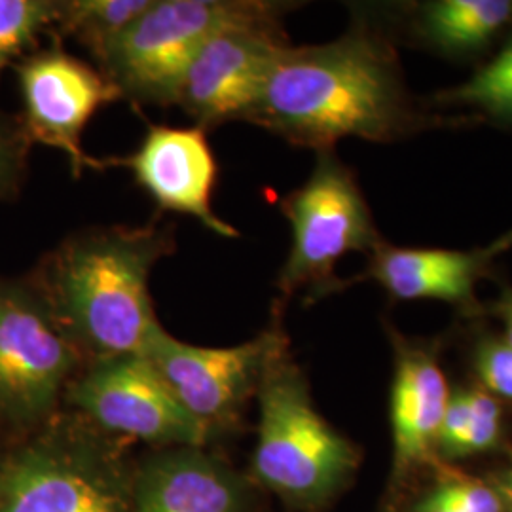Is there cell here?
Wrapping results in <instances>:
<instances>
[{
    "label": "cell",
    "instance_id": "obj_1",
    "mask_svg": "<svg viewBox=\"0 0 512 512\" xmlns=\"http://www.w3.org/2000/svg\"><path fill=\"white\" fill-rule=\"evenodd\" d=\"M482 118H442L416 107L384 31L355 19L325 44L287 46L275 57L247 122L294 147L334 150L340 139L395 143L420 131Z\"/></svg>",
    "mask_w": 512,
    "mask_h": 512
},
{
    "label": "cell",
    "instance_id": "obj_2",
    "mask_svg": "<svg viewBox=\"0 0 512 512\" xmlns=\"http://www.w3.org/2000/svg\"><path fill=\"white\" fill-rule=\"evenodd\" d=\"M173 253V226L156 220L137 228H90L65 239L35 283L86 363L143 353L162 327L150 274Z\"/></svg>",
    "mask_w": 512,
    "mask_h": 512
},
{
    "label": "cell",
    "instance_id": "obj_3",
    "mask_svg": "<svg viewBox=\"0 0 512 512\" xmlns=\"http://www.w3.org/2000/svg\"><path fill=\"white\" fill-rule=\"evenodd\" d=\"M256 404L249 478L289 511H327L355 480L363 454L317 410L289 344L266 366Z\"/></svg>",
    "mask_w": 512,
    "mask_h": 512
},
{
    "label": "cell",
    "instance_id": "obj_4",
    "mask_svg": "<svg viewBox=\"0 0 512 512\" xmlns=\"http://www.w3.org/2000/svg\"><path fill=\"white\" fill-rule=\"evenodd\" d=\"M0 461V512H135L133 461L78 412Z\"/></svg>",
    "mask_w": 512,
    "mask_h": 512
},
{
    "label": "cell",
    "instance_id": "obj_5",
    "mask_svg": "<svg viewBox=\"0 0 512 512\" xmlns=\"http://www.w3.org/2000/svg\"><path fill=\"white\" fill-rule=\"evenodd\" d=\"M293 6L270 0H152L95 67L122 99L175 105L184 71L205 40L232 25L285 18Z\"/></svg>",
    "mask_w": 512,
    "mask_h": 512
},
{
    "label": "cell",
    "instance_id": "obj_6",
    "mask_svg": "<svg viewBox=\"0 0 512 512\" xmlns=\"http://www.w3.org/2000/svg\"><path fill=\"white\" fill-rule=\"evenodd\" d=\"M293 243L277 275L283 300L304 291L308 302L342 291L334 268L349 253H374L384 245L355 173L334 150L317 152L308 181L283 198Z\"/></svg>",
    "mask_w": 512,
    "mask_h": 512
},
{
    "label": "cell",
    "instance_id": "obj_7",
    "mask_svg": "<svg viewBox=\"0 0 512 512\" xmlns=\"http://www.w3.org/2000/svg\"><path fill=\"white\" fill-rule=\"evenodd\" d=\"M84 365L37 283H0V420H52Z\"/></svg>",
    "mask_w": 512,
    "mask_h": 512
},
{
    "label": "cell",
    "instance_id": "obj_8",
    "mask_svg": "<svg viewBox=\"0 0 512 512\" xmlns=\"http://www.w3.org/2000/svg\"><path fill=\"white\" fill-rule=\"evenodd\" d=\"M287 344L281 315L275 311L268 329L239 346L202 348L186 344L160 327L148 340L143 355L213 444L238 429L247 404L256 399L266 366Z\"/></svg>",
    "mask_w": 512,
    "mask_h": 512
},
{
    "label": "cell",
    "instance_id": "obj_9",
    "mask_svg": "<svg viewBox=\"0 0 512 512\" xmlns=\"http://www.w3.org/2000/svg\"><path fill=\"white\" fill-rule=\"evenodd\" d=\"M63 401L114 439L143 440L158 448L211 446L205 429L143 353L88 361Z\"/></svg>",
    "mask_w": 512,
    "mask_h": 512
},
{
    "label": "cell",
    "instance_id": "obj_10",
    "mask_svg": "<svg viewBox=\"0 0 512 512\" xmlns=\"http://www.w3.org/2000/svg\"><path fill=\"white\" fill-rule=\"evenodd\" d=\"M16 63L23 99L21 124L29 141L61 150L80 177L86 169H105L103 160L82 147V135L95 112L122 99L97 67L67 54L61 38Z\"/></svg>",
    "mask_w": 512,
    "mask_h": 512
},
{
    "label": "cell",
    "instance_id": "obj_11",
    "mask_svg": "<svg viewBox=\"0 0 512 512\" xmlns=\"http://www.w3.org/2000/svg\"><path fill=\"white\" fill-rule=\"evenodd\" d=\"M289 46L283 18L226 27L205 40L184 71L175 105L198 124L249 118L275 57Z\"/></svg>",
    "mask_w": 512,
    "mask_h": 512
},
{
    "label": "cell",
    "instance_id": "obj_12",
    "mask_svg": "<svg viewBox=\"0 0 512 512\" xmlns=\"http://www.w3.org/2000/svg\"><path fill=\"white\" fill-rule=\"evenodd\" d=\"M103 165L129 169L162 211L188 215L220 238H238V230L213 211L219 165L202 128L150 126L131 154Z\"/></svg>",
    "mask_w": 512,
    "mask_h": 512
},
{
    "label": "cell",
    "instance_id": "obj_13",
    "mask_svg": "<svg viewBox=\"0 0 512 512\" xmlns=\"http://www.w3.org/2000/svg\"><path fill=\"white\" fill-rule=\"evenodd\" d=\"M135 512H255L249 475L209 446H167L133 461Z\"/></svg>",
    "mask_w": 512,
    "mask_h": 512
},
{
    "label": "cell",
    "instance_id": "obj_14",
    "mask_svg": "<svg viewBox=\"0 0 512 512\" xmlns=\"http://www.w3.org/2000/svg\"><path fill=\"white\" fill-rule=\"evenodd\" d=\"M393 348L389 420L393 439V486L439 463L440 425L450 385L435 342L414 340L387 327Z\"/></svg>",
    "mask_w": 512,
    "mask_h": 512
},
{
    "label": "cell",
    "instance_id": "obj_15",
    "mask_svg": "<svg viewBox=\"0 0 512 512\" xmlns=\"http://www.w3.org/2000/svg\"><path fill=\"white\" fill-rule=\"evenodd\" d=\"M512 249V230L492 243L471 249H414L385 241L368 255L365 272L353 281H374L395 300H437L467 317L482 315L476 300L478 281L490 277L495 262Z\"/></svg>",
    "mask_w": 512,
    "mask_h": 512
},
{
    "label": "cell",
    "instance_id": "obj_16",
    "mask_svg": "<svg viewBox=\"0 0 512 512\" xmlns=\"http://www.w3.org/2000/svg\"><path fill=\"white\" fill-rule=\"evenodd\" d=\"M512 25L511 0H433L418 6V37L450 55L475 54Z\"/></svg>",
    "mask_w": 512,
    "mask_h": 512
},
{
    "label": "cell",
    "instance_id": "obj_17",
    "mask_svg": "<svg viewBox=\"0 0 512 512\" xmlns=\"http://www.w3.org/2000/svg\"><path fill=\"white\" fill-rule=\"evenodd\" d=\"M150 4L152 0H59L54 37L73 38L97 63Z\"/></svg>",
    "mask_w": 512,
    "mask_h": 512
},
{
    "label": "cell",
    "instance_id": "obj_18",
    "mask_svg": "<svg viewBox=\"0 0 512 512\" xmlns=\"http://www.w3.org/2000/svg\"><path fill=\"white\" fill-rule=\"evenodd\" d=\"M440 105H463L512 126V37L494 59L458 88L435 97Z\"/></svg>",
    "mask_w": 512,
    "mask_h": 512
},
{
    "label": "cell",
    "instance_id": "obj_19",
    "mask_svg": "<svg viewBox=\"0 0 512 512\" xmlns=\"http://www.w3.org/2000/svg\"><path fill=\"white\" fill-rule=\"evenodd\" d=\"M59 0H0V74L33 54L44 33H54Z\"/></svg>",
    "mask_w": 512,
    "mask_h": 512
},
{
    "label": "cell",
    "instance_id": "obj_20",
    "mask_svg": "<svg viewBox=\"0 0 512 512\" xmlns=\"http://www.w3.org/2000/svg\"><path fill=\"white\" fill-rule=\"evenodd\" d=\"M410 512H503V505L490 482L440 467L437 482Z\"/></svg>",
    "mask_w": 512,
    "mask_h": 512
},
{
    "label": "cell",
    "instance_id": "obj_21",
    "mask_svg": "<svg viewBox=\"0 0 512 512\" xmlns=\"http://www.w3.org/2000/svg\"><path fill=\"white\" fill-rule=\"evenodd\" d=\"M471 363L478 387L499 403L512 404V346L501 334H482L476 340Z\"/></svg>",
    "mask_w": 512,
    "mask_h": 512
},
{
    "label": "cell",
    "instance_id": "obj_22",
    "mask_svg": "<svg viewBox=\"0 0 512 512\" xmlns=\"http://www.w3.org/2000/svg\"><path fill=\"white\" fill-rule=\"evenodd\" d=\"M469 427L465 458H475L495 450L503 439L501 403L480 387H469Z\"/></svg>",
    "mask_w": 512,
    "mask_h": 512
},
{
    "label": "cell",
    "instance_id": "obj_23",
    "mask_svg": "<svg viewBox=\"0 0 512 512\" xmlns=\"http://www.w3.org/2000/svg\"><path fill=\"white\" fill-rule=\"evenodd\" d=\"M29 145L21 120L0 110V200H12L21 190Z\"/></svg>",
    "mask_w": 512,
    "mask_h": 512
},
{
    "label": "cell",
    "instance_id": "obj_24",
    "mask_svg": "<svg viewBox=\"0 0 512 512\" xmlns=\"http://www.w3.org/2000/svg\"><path fill=\"white\" fill-rule=\"evenodd\" d=\"M495 317L503 327V338L512 346V287L501 285V291L497 294L494 302L484 311Z\"/></svg>",
    "mask_w": 512,
    "mask_h": 512
},
{
    "label": "cell",
    "instance_id": "obj_25",
    "mask_svg": "<svg viewBox=\"0 0 512 512\" xmlns=\"http://www.w3.org/2000/svg\"><path fill=\"white\" fill-rule=\"evenodd\" d=\"M490 484L501 499L503 512H512V454L509 463L494 476V480H490Z\"/></svg>",
    "mask_w": 512,
    "mask_h": 512
}]
</instances>
